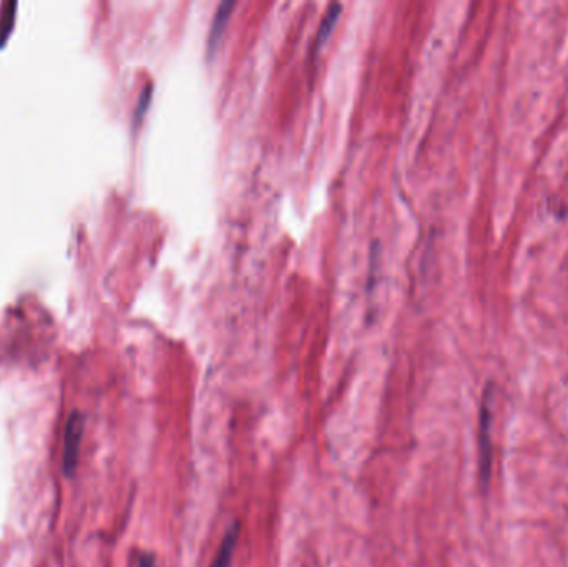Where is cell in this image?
Here are the masks:
<instances>
[{
    "label": "cell",
    "mask_w": 568,
    "mask_h": 567,
    "mask_svg": "<svg viewBox=\"0 0 568 567\" xmlns=\"http://www.w3.org/2000/svg\"><path fill=\"white\" fill-rule=\"evenodd\" d=\"M493 419H494V385L489 383L484 389L483 402L479 409V478L484 489L489 486L490 472H493Z\"/></svg>",
    "instance_id": "6da1fadb"
},
{
    "label": "cell",
    "mask_w": 568,
    "mask_h": 567,
    "mask_svg": "<svg viewBox=\"0 0 568 567\" xmlns=\"http://www.w3.org/2000/svg\"><path fill=\"white\" fill-rule=\"evenodd\" d=\"M83 429H85V419H83L82 413H72L67 419L65 429H63L62 468L65 476L75 475Z\"/></svg>",
    "instance_id": "7a4b0ae2"
},
{
    "label": "cell",
    "mask_w": 568,
    "mask_h": 567,
    "mask_svg": "<svg viewBox=\"0 0 568 567\" xmlns=\"http://www.w3.org/2000/svg\"><path fill=\"white\" fill-rule=\"evenodd\" d=\"M233 9H235V2L232 0H223L216 9L215 19L212 22V29H210L209 36V55H215L219 50L220 42H222L223 33H225L226 23H229L230 17H232Z\"/></svg>",
    "instance_id": "3957f363"
},
{
    "label": "cell",
    "mask_w": 568,
    "mask_h": 567,
    "mask_svg": "<svg viewBox=\"0 0 568 567\" xmlns=\"http://www.w3.org/2000/svg\"><path fill=\"white\" fill-rule=\"evenodd\" d=\"M240 538V525L235 523L232 528L226 533L223 538L222 545H220L219 553H216L215 559H213L212 566L210 567H230L232 566L233 556H235L236 545H239Z\"/></svg>",
    "instance_id": "277c9868"
},
{
    "label": "cell",
    "mask_w": 568,
    "mask_h": 567,
    "mask_svg": "<svg viewBox=\"0 0 568 567\" xmlns=\"http://www.w3.org/2000/svg\"><path fill=\"white\" fill-rule=\"evenodd\" d=\"M341 3H331L327 12L324 13L323 22H321L320 30H317L316 43L323 45L326 42L327 37L333 32L334 26H336L337 19H339Z\"/></svg>",
    "instance_id": "5b68a950"
},
{
    "label": "cell",
    "mask_w": 568,
    "mask_h": 567,
    "mask_svg": "<svg viewBox=\"0 0 568 567\" xmlns=\"http://www.w3.org/2000/svg\"><path fill=\"white\" fill-rule=\"evenodd\" d=\"M17 2H6L0 10V47L9 39L13 29V20H16Z\"/></svg>",
    "instance_id": "8992f818"
},
{
    "label": "cell",
    "mask_w": 568,
    "mask_h": 567,
    "mask_svg": "<svg viewBox=\"0 0 568 567\" xmlns=\"http://www.w3.org/2000/svg\"><path fill=\"white\" fill-rule=\"evenodd\" d=\"M150 100H152V85L146 87V89L143 90L142 95H140L139 107H136V120L142 119L143 113L149 109Z\"/></svg>",
    "instance_id": "52a82bcc"
},
{
    "label": "cell",
    "mask_w": 568,
    "mask_h": 567,
    "mask_svg": "<svg viewBox=\"0 0 568 567\" xmlns=\"http://www.w3.org/2000/svg\"><path fill=\"white\" fill-rule=\"evenodd\" d=\"M139 567H155V556L152 553H143L139 559Z\"/></svg>",
    "instance_id": "ba28073f"
}]
</instances>
